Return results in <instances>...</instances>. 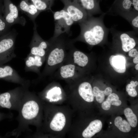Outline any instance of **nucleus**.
<instances>
[{"label":"nucleus","instance_id":"obj_1","mask_svg":"<svg viewBox=\"0 0 138 138\" xmlns=\"http://www.w3.org/2000/svg\"><path fill=\"white\" fill-rule=\"evenodd\" d=\"M62 34L48 40L49 46L45 58V65L39 78L51 76L64 63L72 43Z\"/></svg>","mask_w":138,"mask_h":138},{"label":"nucleus","instance_id":"obj_2","mask_svg":"<svg viewBox=\"0 0 138 138\" xmlns=\"http://www.w3.org/2000/svg\"><path fill=\"white\" fill-rule=\"evenodd\" d=\"M106 13L98 17H88L85 20L78 23L80 31L76 38L70 40L73 43L83 41L88 45L94 46L100 44L104 40L110 31V28L106 27L103 21Z\"/></svg>","mask_w":138,"mask_h":138},{"label":"nucleus","instance_id":"obj_3","mask_svg":"<svg viewBox=\"0 0 138 138\" xmlns=\"http://www.w3.org/2000/svg\"><path fill=\"white\" fill-rule=\"evenodd\" d=\"M34 94L28 89L26 92L19 110V126L21 128L32 125L38 117L40 111L38 103L33 98Z\"/></svg>","mask_w":138,"mask_h":138},{"label":"nucleus","instance_id":"obj_4","mask_svg":"<svg viewBox=\"0 0 138 138\" xmlns=\"http://www.w3.org/2000/svg\"><path fill=\"white\" fill-rule=\"evenodd\" d=\"M29 86H21L0 94V108L19 110Z\"/></svg>","mask_w":138,"mask_h":138},{"label":"nucleus","instance_id":"obj_5","mask_svg":"<svg viewBox=\"0 0 138 138\" xmlns=\"http://www.w3.org/2000/svg\"><path fill=\"white\" fill-rule=\"evenodd\" d=\"M17 34L13 29L0 37V65L5 64L16 57L15 45Z\"/></svg>","mask_w":138,"mask_h":138},{"label":"nucleus","instance_id":"obj_6","mask_svg":"<svg viewBox=\"0 0 138 138\" xmlns=\"http://www.w3.org/2000/svg\"><path fill=\"white\" fill-rule=\"evenodd\" d=\"M51 12L53 14L55 24L52 37H56L64 33L69 34L74 22L68 13L63 8L59 11Z\"/></svg>","mask_w":138,"mask_h":138},{"label":"nucleus","instance_id":"obj_7","mask_svg":"<svg viewBox=\"0 0 138 138\" xmlns=\"http://www.w3.org/2000/svg\"><path fill=\"white\" fill-rule=\"evenodd\" d=\"M3 17L6 23L11 26L18 24L25 25L26 21L24 17L20 16L19 9L10 0H3Z\"/></svg>","mask_w":138,"mask_h":138},{"label":"nucleus","instance_id":"obj_8","mask_svg":"<svg viewBox=\"0 0 138 138\" xmlns=\"http://www.w3.org/2000/svg\"><path fill=\"white\" fill-rule=\"evenodd\" d=\"M33 37L29 45L30 54L40 56L45 60V56L49 46L48 40H44L38 33L37 25L34 23Z\"/></svg>","mask_w":138,"mask_h":138},{"label":"nucleus","instance_id":"obj_9","mask_svg":"<svg viewBox=\"0 0 138 138\" xmlns=\"http://www.w3.org/2000/svg\"><path fill=\"white\" fill-rule=\"evenodd\" d=\"M138 12V0H115L106 14L120 16L130 12Z\"/></svg>","mask_w":138,"mask_h":138},{"label":"nucleus","instance_id":"obj_10","mask_svg":"<svg viewBox=\"0 0 138 138\" xmlns=\"http://www.w3.org/2000/svg\"><path fill=\"white\" fill-rule=\"evenodd\" d=\"M63 3V9L69 14L74 23L78 24L88 17L86 12L77 3L75 0H60Z\"/></svg>","mask_w":138,"mask_h":138},{"label":"nucleus","instance_id":"obj_11","mask_svg":"<svg viewBox=\"0 0 138 138\" xmlns=\"http://www.w3.org/2000/svg\"><path fill=\"white\" fill-rule=\"evenodd\" d=\"M0 65V79L20 84L30 86V82L22 78L12 67L8 65Z\"/></svg>","mask_w":138,"mask_h":138},{"label":"nucleus","instance_id":"obj_12","mask_svg":"<svg viewBox=\"0 0 138 138\" xmlns=\"http://www.w3.org/2000/svg\"><path fill=\"white\" fill-rule=\"evenodd\" d=\"M110 31L112 34L120 39L122 49L124 51L128 52L135 46L136 42L134 37L137 34L133 31H122L117 30L114 27H111L110 28Z\"/></svg>","mask_w":138,"mask_h":138},{"label":"nucleus","instance_id":"obj_13","mask_svg":"<svg viewBox=\"0 0 138 138\" xmlns=\"http://www.w3.org/2000/svg\"><path fill=\"white\" fill-rule=\"evenodd\" d=\"M79 68L72 63H64L54 75L63 79H74L78 77Z\"/></svg>","mask_w":138,"mask_h":138},{"label":"nucleus","instance_id":"obj_14","mask_svg":"<svg viewBox=\"0 0 138 138\" xmlns=\"http://www.w3.org/2000/svg\"><path fill=\"white\" fill-rule=\"evenodd\" d=\"M26 72H31L37 74L39 76L41 73L40 69L45 61V59L38 55L29 53L24 59Z\"/></svg>","mask_w":138,"mask_h":138},{"label":"nucleus","instance_id":"obj_15","mask_svg":"<svg viewBox=\"0 0 138 138\" xmlns=\"http://www.w3.org/2000/svg\"><path fill=\"white\" fill-rule=\"evenodd\" d=\"M86 12L88 17L104 13L101 10L100 3L102 0H75Z\"/></svg>","mask_w":138,"mask_h":138},{"label":"nucleus","instance_id":"obj_16","mask_svg":"<svg viewBox=\"0 0 138 138\" xmlns=\"http://www.w3.org/2000/svg\"><path fill=\"white\" fill-rule=\"evenodd\" d=\"M19 10L25 13L33 24L35 20L41 13L30 0H21L18 6Z\"/></svg>","mask_w":138,"mask_h":138},{"label":"nucleus","instance_id":"obj_17","mask_svg":"<svg viewBox=\"0 0 138 138\" xmlns=\"http://www.w3.org/2000/svg\"><path fill=\"white\" fill-rule=\"evenodd\" d=\"M78 91L79 95L86 101L91 102L94 101L93 89L89 82H85L80 84L78 86Z\"/></svg>","mask_w":138,"mask_h":138},{"label":"nucleus","instance_id":"obj_18","mask_svg":"<svg viewBox=\"0 0 138 138\" xmlns=\"http://www.w3.org/2000/svg\"><path fill=\"white\" fill-rule=\"evenodd\" d=\"M110 63L114 70L119 73L125 71V60L124 57L120 55H111L109 59Z\"/></svg>","mask_w":138,"mask_h":138},{"label":"nucleus","instance_id":"obj_19","mask_svg":"<svg viewBox=\"0 0 138 138\" xmlns=\"http://www.w3.org/2000/svg\"><path fill=\"white\" fill-rule=\"evenodd\" d=\"M102 123L99 120H95L90 122L88 126L84 130L82 135L85 138H90L99 132L102 129Z\"/></svg>","mask_w":138,"mask_h":138},{"label":"nucleus","instance_id":"obj_20","mask_svg":"<svg viewBox=\"0 0 138 138\" xmlns=\"http://www.w3.org/2000/svg\"><path fill=\"white\" fill-rule=\"evenodd\" d=\"M66 119L64 114L58 112L55 115L50 124V127L52 130L60 131L62 130L66 123Z\"/></svg>","mask_w":138,"mask_h":138},{"label":"nucleus","instance_id":"obj_21","mask_svg":"<svg viewBox=\"0 0 138 138\" xmlns=\"http://www.w3.org/2000/svg\"><path fill=\"white\" fill-rule=\"evenodd\" d=\"M120 16L129 22L133 28V31L137 34L138 12H132L126 13L122 14Z\"/></svg>","mask_w":138,"mask_h":138},{"label":"nucleus","instance_id":"obj_22","mask_svg":"<svg viewBox=\"0 0 138 138\" xmlns=\"http://www.w3.org/2000/svg\"><path fill=\"white\" fill-rule=\"evenodd\" d=\"M40 12L52 10L51 8L55 0H30Z\"/></svg>","mask_w":138,"mask_h":138},{"label":"nucleus","instance_id":"obj_23","mask_svg":"<svg viewBox=\"0 0 138 138\" xmlns=\"http://www.w3.org/2000/svg\"><path fill=\"white\" fill-rule=\"evenodd\" d=\"M114 122L115 126L122 132H128L131 130V126L129 123L125 120H122L120 117H117Z\"/></svg>","mask_w":138,"mask_h":138},{"label":"nucleus","instance_id":"obj_24","mask_svg":"<svg viewBox=\"0 0 138 138\" xmlns=\"http://www.w3.org/2000/svg\"><path fill=\"white\" fill-rule=\"evenodd\" d=\"M124 112L130 126L133 127H135L137 122V118L132 110L129 108H127L125 109Z\"/></svg>","mask_w":138,"mask_h":138},{"label":"nucleus","instance_id":"obj_25","mask_svg":"<svg viewBox=\"0 0 138 138\" xmlns=\"http://www.w3.org/2000/svg\"><path fill=\"white\" fill-rule=\"evenodd\" d=\"M11 26L7 24L2 15H0V37L10 31Z\"/></svg>","mask_w":138,"mask_h":138},{"label":"nucleus","instance_id":"obj_26","mask_svg":"<svg viewBox=\"0 0 138 138\" xmlns=\"http://www.w3.org/2000/svg\"><path fill=\"white\" fill-rule=\"evenodd\" d=\"M93 92L94 96L96 97L97 102L101 103L103 101L105 96L104 90H100L98 87L94 86L93 88Z\"/></svg>","mask_w":138,"mask_h":138},{"label":"nucleus","instance_id":"obj_27","mask_svg":"<svg viewBox=\"0 0 138 138\" xmlns=\"http://www.w3.org/2000/svg\"><path fill=\"white\" fill-rule=\"evenodd\" d=\"M136 86L135 85L130 84L126 85V91L129 96L132 97H135L137 95V93L135 89Z\"/></svg>","mask_w":138,"mask_h":138},{"label":"nucleus","instance_id":"obj_28","mask_svg":"<svg viewBox=\"0 0 138 138\" xmlns=\"http://www.w3.org/2000/svg\"><path fill=\"white\" fill-rule=\"evenodd\" d=\"M129 52L128 55L130 56L134 57L138 56V52L136 49L134 48Z\"/></svg>","mask_w":138,"mask_h":138},{"label":"nucleus","instance_id":"obj_29","mask_svg":"<svg viewBox=\"0 0 138 138\" xmlns=\"http://www.w3.org/2000/svg\"><path fill=\"white\" fill-rule=\"evenodd\" d=\"M111 104L108 101H106L102 104V108L104 110H109L111 107Z\"/></svg>","mask_w":138,"mask_h":138},{"label":"nucleus","instance_id":"obj_30","mask_svg":"<svg viewBox=\"0 0 138 138\" xmlns=\"http://www.w3.org/2000/svg\"><path fill=\"white\" fill-rule=\"evenodd\" d=\"M111 105H114L116 106H119L121 104V101L119 99H113L110 100L108 101Z\"/></svg>","mask_w":138,"mask_h":138},{"label":"nucleus","instance_id":"obj_31","mask_svg":"<svg viewBox=\"0 0 138 138\" xmlns=\"http://www.w3.org/2000/svg\"><path fill=\"white\" fill-rule=\"evenodd\" d=\"M114 99H119V97L117 94L114 93H111L108 96L106 101H108L110 100Z\"/></svg>","mask_w":138,"mask_h":138},{"label":"nucleus","instance_id":"obj_32","mask_svg":"<svg viewBox=\"0 0 138 138\" xmlns=\"http://www.w3.org/2000/svg\"><path fill=\"white\" fill-rule=\"evenodd\" d=\"M105 95L108 96L112 92V90L110 87H107L104 90Z\"/></svg>","mask_w":138,"mask_h":138},{"label":"nucleus","instance_id":"obj_33","mask_svg":"<svg viewBox=\"0 0 138 138\" xmlns=\"http://www.w3.org/2000/svg\"><path fill=\"white\" fill-rule=\"evenodd\" d=\"M4 6L3 0H0V15H2Z\"/></svg>","mask_w":138,"mask_h":138},{"label":"nucleus","instance_id":"obj_34","mask_svg":"<svg viewBox=\"0 0 138 138\" xmlns=\"http://www.w3.org/2000/svg\"><path fill=\"white\" fill-rule=\"evenodd\" d=\"M133 62L135 64L138 63V56L134 57L133 59Z\"/></svg>","mask_w":138,"mask_h":138},{"label":"nucleus","instance_id":"obj_35","mask_svg":"<svg viewBox=\"0 0 138 138\" xmlns=\"http://www.w3.org/2000/svg\"><path fill=\"white\" fill-rule=\"evenodd\" d=\"M4 116V115L0 113V121L3 118Z\"/></svg>","mask_w":138,"mask_h":138},{"label":"nucleus","instance_id":"obj_36","mask_svg":"<svg viewBox=\"0 0 138 138\" xmlns=\"http://www.w3.org/2000/svg\"><path fill=\"white\" fill-rule=\"evenodd\" d=\"M135 69L136 70H138V63L136 64L135 65Z\"/></svg>","mask_w":138,"mask_h":138},{"label":"nucleus","instance_id":"obj_37","mask_svg":"<svg viewBox=\"0 0 138 138\" xmlns=\"http://www.w3.org/2000/svg\"><path fill=\"white\" fill-rule=\"evenodd\" d=\"M110 123L111 124L112 123L111 122H110Z\"/></svg>","mask_w":138,"mask_h":138}]
</instances>
